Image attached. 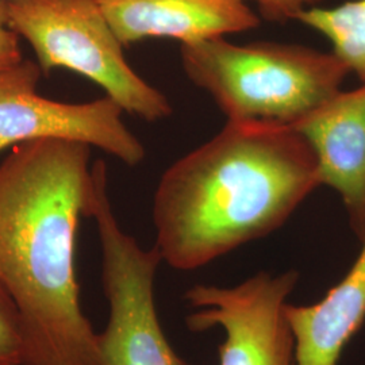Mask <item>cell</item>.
<instances>
[{
    "instance_id": "1",
    "label": "cell",
    "mask_w": 365,
    "mask_h": 365,
    "mask_svg": "<svg viewBox=\"0 0 365 365\" xmlns=\"http://www.w3.org/2000/svg\"><path fill=\"white\" fill-rule=\"evenodd\" d=\"M90 145L36 140L0 163V284L18 312L25 365H101L80 304L76 237L91 218Z\"/></svg>"
},
{
    "instance_id": "13",
    "label": "cell",
    "mask_w": 365,
    "mask_h": 365,
    "mask_svg": "<svg viewBox=\"0 0 365 365\" xmlns=\"http://www.w3.org/2000/svg\"><path fill=\"white\" fill-rule=\"evenodd\" d=\"M257 4L261 19L284 24L298 19L300 14L318 7L322 0H253Z\"/></svg>"
},
{
    "instance_id": "7",
    "label": "cell",
    "mask_w": 365,
    "mask_h": 365,
    "mask_svg": "<svg viewBox=\"0 0 365 365\" xmlns=\"http://www.w3.org/2000/svg\"><path fill=\"white\" fill-rule=\"evenodd\" d=\"M38 63L22 60L0 71V153L36 140H63L96 146L129 167L145 158L144 145L122 120L111 98L63 103L37 93Z\"/></svg>"
},
{
    "instance_id": "3",
    "label": "cell",
    "mask_w": 365,
    "mask_h": 365,
    "mask_svg": "<svg viewBox=\"0 0 365 365\" xmlns=\"http://www.w3.org/2000/svg\"><path fill=\"white\" fill-rule=\"evenodd\" d=\"M185 76L229 122L295 128L341 91L351 73L333 52L280 42L237 45L225 37L182 43Z\"/></svg>"
},
{
    "instance_id": "5",
    "label": "cell",
    "mask_w": 365,
    "mask_h": 365,
    "mask_svg": "<svg viewBox=\"0 0 365 365\" xmlns=\"http://www.w3.org/2000/svg\"><path fill=\"white\" fill-rule=\"evenodd\" d=\"M91 218L102 247V282L108 321L98 334L101 365H191L175 352L161 327L155 279L163 261L156 245L143 249L111 209L103 160L92 165Z\"/></svg>"
},
{
    "instance_id": "12",
    "label": "cell",
    "mask_w": 365,
    "mask_h": 365,
    "mask_svg": "<svg viewBox=\"0 0 365 365\" xmlns=\"http://www.w3.org/2000/svg\"><path fill=\"white\" fill-rule=\"evenodd\" d=\"M0 365H25V344L18 312L0 284Z\"/></svg>"
},
{
    "instance_id": "11",
    "label": "cell",
    "mask_w": 365,
    "mask_h": 365,
    "mask_svg": "<svg viewBox=\"0 0 365 365\" xmlns=\"http://www.w3.org/2000/svg\"><path fill=\"white\" fill-rule=\"evenodd\" d=\"M297 21L325 36L333 54L365 83V0H349L333 9L314 7Z\"/></svg>"
},
{
    "instance_id": "6",
    "label": "cell",
    "mask_w": 365,
    "mask_h": 365,
    "mask_svg": "<svg viewBox=\"0 0 365 365\" xmlns=\"http://www.w3.org/2000/svg\"><path fill=\"white\" fill-rule=\"evenodd\" d=\"M299 274L265 271L233 287L196 284L184 298L192 307L191 331L221 327V365H295V339L286 315Z\"/></svg>"
},
{
    "instance_id": "4",
    "label": "cell",
    "mask_w": 365,
    "mask_h": 365,
    "mask_svg": "<svg viewBox=\"0 0 365 365\" xmlns=\"http://www.w3.org/2000/svg\"><path fill=\"white\" fill-rule=\"evenodd\" d=\"M9 26L26 39L42 73L66 68L101 86L128 114L172 115L168 98L131 68L98 0H7Z\"/></svg>"
},
{
    "instance_id": "9",
    "label": "cell",
    "mask_w": 365,
    "mask_h": 365,
    "mask_svg": "<svg viewBox=\"0 0 365 365\" xmlns=\"http://www.w3.org/2000/svg\"><path fill=\"white\" fill-rule=\"evenodd\" d=\"M102 11L128 48L148 38L192 43L253 30L260 15L248 0H98Z\"/></svg>"
},
{
    "instance_id": "8",
    "label": "cell",
    "mask_w": 365,
    "mask_h": 365,
    "mask_svg": "<svg viewBox=\"0 0 365 365\" xmlns=\"http://www.w3.org/2000/svg\"><path fill=\"white\" fill-rule=\"evenodd\" d=\"M313 150L318 180L339 194L351 227L365 238V83L339 91L294 128Z\"/></svg>"
},
{
    "instance_id": "14",
    "label": "cell",
    "mask_w": 365,
    "mask_h": 365,
    "mask_svg": "<svg viewBox=\"0 0 365 365\" xmlns=\"http://www.w3.org/2000/svg\"><path fill=\"white\" fill-rule=\"evenodd\" d=\"M24 60L19 36L10 29L7 21V0H0V71Z\"/></svg>"
},
{
    "instance_id": "2",
    "label": "cell",
    "mask_w": 365,
    "mask_h": 365,
    "mask_svg": "<svg viewBox=\"0 0 365 365\" xmlns=\"http://www.w3.org/2000/svg\"><path fill=\"white\" fill-rule=\"evenodd\" d=\"M319 185L313 150L295 129L227 120L161 176L157 249L175 269H199L280 229Z\"/></svg>"
},
{
    "instance_id": "10",
    "label": "cell",
    "mask_w": 365,
    "mask_h": 365,
    "mask_svg": "<svg viewBox=\"0 0 365 365\" xmlns=\"http://www.w3.org/2000/svg\"><path fill=\"white\" fill-rule=\"evenodd\" d=\"M351 269L324 299L309 306L287 303L295 339V365H337L344 348L365 321V238Z\"/></svg>"
}]
</instances>
